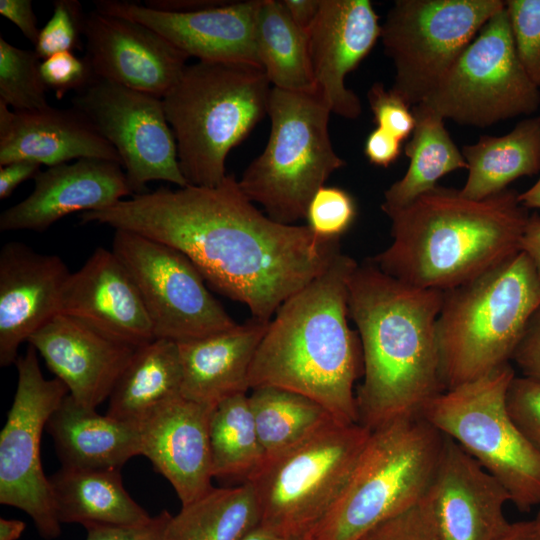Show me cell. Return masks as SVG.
I'll use <instances>...</instances> for the list:
<instances>
[{
  "mask_svg": "<svg viewBox=\"0 0 540 540\" xmlns=\"http://www.w3.org/2000/svg\"><path fill=\"white\" fill-rule=\"evenodd\" d=\"M96 222L167 244L186 255L220 294L269 322L294 293L341 252L307 226L278 223L247 198L234 175L213 187L187 185L135 194L81 213Z\"/></svg>",
  "mask_w": 540,
  "mask_h": 540,
  "instance_id": "6da1fadb",
  "label": "cell"
},
{
  "mask_svg": "<svg viewBox=\"0 0 540 540\" xmlns=\"http://www.w3.org/2000/svg\"><path fill=\"white\" fill-rule=\"evenodd\" d=\"M443 291L404 283L370 259L348 279V313L360 338L363 381L358 422L373 431L417 415L446 391L436 323Z\"/></svg>",
  "mask_w": 540,
  "mask_h": 540,
  "instance_id": "7a4b0ae2",
  "label": "cell"
},
{
  "mask_svg": "<svg viewBox=\"0 0 540 540\" xmlns=\"http://www.w3.org/2000/svg\"><path fill=\"white\" fill-rule=\"evenodd\" d=\"M356 265L339 252L278 308L254 355L250 389H287L342 423H359L354 384L363 375V355L358 332L348 323V279Z\"/></svg>",
  "mask_w": 540,
  "mask_h": 540,
  "instance_id": "3957f363",
  "label": "cell"
},
{
  "mask_svg": "<svg viewBox=\"0 0 540 540\" xmlns=\"http://www.w3.org/2000/svg\"><path fill=\"white\" fill-rule=\"evenodd\" d=\"M518 195L507 188L474 200L436 185L387 214L392 243L371 260L411 286L456 288L520 251L530 214Z\"/></svg>",
  "mask_w": 540,
  "mask_h": 540,
  "instance_id": "277c9868",
  "label": "cell"
},
{
  "mask_svg": "<svg viewBox=\"0 0 540 540\" xmlns=\"http://www.w3.org/2000/svg\"><path fill=\"white\" fill-rule=\"evenodd\" d=\"M540 306V278L522 251L443 292L436 329L446 390L510 363Z\"/></svg>",
  "mask_w": 540,
  "mask_h": 540,
  "instance_id": "5b68a950",
  "label": "cell"
},
{
  "mask_svg": "<svg viewBox=\"0 0 540 540\" xmlns=\"http://www.w3.org/2000/svg\"><path fill=\"white\" fill-rule=\"evenodd\" d=\"M271 84L262 68L198 61L162 98L188 185L213 187L225 162L267 114Z\"/></svg>",
  "mask_w": 540,
  "mask_h": 540,
  "instance_id": "8992f818",
  "label": "cell"
},
{
  "mask_svg": "<svg viewBox=\"0 0 540 540\" xmlns=\"http://www.w3.org/2000/svg\"><path fill=\"white\" fill-rule=\"evenodd\" d=\"M445 434L421 414L373 431L343 491L304 536L360 540L382 522L417 506L439 462Z\"/></svg>",
  "mask_w": 540,
  "mask_h": 540,
  "instance_id": "52a82bcc",
  "label": "cell"
},
{
  "mask_svg": "<svg viewBox=\"0 0 540 540\" xmlns=\"http://www.w3.org/2000/svg\"><path fill=\"white\" fill-rule=\"evenodd\" d=\"M330 109L314 91L272 87L271 130L263 152L243 172L239 186L272 220L295 225L330 175L346 163L328 131Z\"/></svg>",
  "mask_w": 540,
  "mask_h": 540,
  "instance_id": "ba28073f",
  "label": "cell"
},
{
  "mask_svg": "<svg viewBox=\"0 0 540 540\" xmlns=\"http://www.w3.org/2000/svg\"><path fill=\"white\" fill-rule=\"evenodd\" d=\"M371 430L331 418L247 480L262 526L288 539L307 534L330 510L358 462Z\"/></svg>",
  "mask_w": 540,
  "mask_h": 540,
  "instance_id": "9c48e42d",
  "label": "cell"
},
{
  "mask_svg": "<svg viewBox=\"0 0 540 540\" xmlns=\"http://www.w3.org/2000/svg\"><path fill=\"white\" fill-rule=\"evenodd\" d=\"M514 376L505 364L442 392L420 414L491 474L519 510L529 511L540 504V454L508 413L506 394Z\"/></svg>",
  "mask_w": 540,
  "mask_h": 540,
  "instance_id": "30bf717a",
  "label": "cell"
},
{
  "mask_svg": "<svg viewBox=\"0 0 540 540\" xmlns=\"http://www.w3.org/2000/svg\"><path fill=\"white\" fill-rule=\"evenodd\" d=\"M502 0H397L381 25L392 59L391 90L411 108L425 101Z\"/></svg>",
  "mask_w": 540,
  "mask_h": 540,
  "instance_id": "8fae6325",
  "label": "cell"
},
{
  "mask_svg": "<svg viewBox=\"0 0 540 540\" xmlns=\"http://www.w3.org/2000/svg\"><path fill=\"white\" fill-rule=\"evenodd\" d=\"M444 119L487 127L540 106V89L518 57L504 6L480 29L423 102Z\"/></svg>",
  "mask_w": 540,
  "mask_h": 540,
  "instance_id": "7c38bea8",
  "label": "cell"
},
{
  "mask_svg": "<svg viewBox=\"0 0 540 540\" xmlns=\"http://www.w3.org/2000/svg\"><path fill=\"white\" fill-rule=\"evenodd\" d=\"M29 344L18 357V381L13 403L0 433V503L23 510L39 534L54 539L61 534L50 479L40 459L41 435L47 422L69 394L58 378L45 379Z\"/></svg>",
  "mask_w": 540,
  "mask_h": 540,
  "instance_id": "4fadbf2b",
  "label": "cell"
},
{
  "mask_svg": "<svg viewBox=\"0 0 540 540\" xmlns=\"http://www.w3.org/2000/svg\"><path fill=\"white\" fill-rule=\"evenodd\" d=\"M112 251L132 276L155 339L182 342L237 323L210 293L205 279L179 250L126 230H115Z\"/></svg>",
  "mask_w": 540,
  "mask_h": 540,
  "instance_id": "5bb4252c",
  "label": "cell"
},
{
  "mask_svg": "<svg viewBox=\"0 0 540 540\" xmlns=\"http://www.w3.org/2000/svg\"><path fill=\"white\" fill-rule=\"evenodd\" d=\"M71 102L114 147L133 195L152 181L188 185L161 98L95 77Z\"/></svg>",
  "mask_w": 540,
  "mask_h": 540,
  "instance_id": "9a60e30c",
  "label": "cell"
},
{
  "mask_svg": "<svg viewBox=\"0 0 540 540\" xmlns=\"http://www.w3.org/2000/svg\"><path fill=\"white\" fill-rule=\"evenodd\" d=\"M506 489L445 435L433 477L418 504L436 540H496L509 527Z\"/></svg>",
  "mask_w": 540,
  "mask_h": 540,
  "instance_id": "2e32d148",
  "label": "cell"
},
{
  "mask_svg": "<svg viewBox=\"0 0 540 540\" xmlns=\"http://www.w3.org/2000/svg\"><path fill=\"white\" fill-rule=\"evenodd\" d=\"M86 59L97 78L163 98L189 58L148 26L94 10L86 14Z\"/></svg>",
  "mask_w": 540,
  "mask_h": 540,
  "instance_id": "e0dca14e",
  "label": "cell"
},
{
  "mask_svg": "<svg viewBox=\"0 0 540 540\" xmlns=\"http://www.w3.org/2000/svg\"><path fill=\"white\" fill-rule=\"evenodd\" d=\"M95 10L142 23L198 61L261 67L256 41L259 0L226 1L190 12L169 13L119 0L94 1Z\"/></svg>",
  "mask_w": 540,
  "mask_h": 540,
  "instance_id": "ac0fdd59",
  "label": "cell"
},
{
  "mask_svg": "<svg viewBox=\"0 0 540 540\" xmlns=\"http://www.w3.org/2000/svg\"><path fill=\"white\" fill-rule=\"evenodd\" d=\"M307 47L315 91L331 113L355 119L358 96L345 77L369 54L381 35L379 17L369 0H321L308 29Z\"/></svg>",
  "mask_w": 540,
  "mask_h": 540,
  "instance_id": "d6986e66",
  "label": "cell"
},
{
  "mask_svg": "<svg viewBox=\"0 0 540 540\" xmlns=\"http://www.w3.org/2000/svg\"><path fill=\"white\" fill-rule=\"evenodd\" d=\"M27 342L69 395L90 410L110 397L137 349L65 314L55 316Z\"/></svg>",
  "mask_w": 540,
  "mask_h": 540,
  "instance_id": "ffe728a7",
  "label": "cell"
},
{
  "mask_svg": "<svg viewBox=\"0 0 540 540\" xmlns=\"http://www.w3.org/2000/svg\"><path fill=\"white\" fill-rule=\"evenodd\" d=\"M213 408L180 395L159 404L137 423L140 455L170 482L182 506L213 488L209 441Z\"/></svg>",
  "mask_w": 540,
  "mask_h": 540,
  "instance_id": "44dd1931",
  "label": "cell"
},
{
  "mask_svg": "<svg viewBox=\"0 0 540 540\" xmlns=\"http://www.w3.org/2000/svg\"><path fill=\"white\" fill-rule=\"evenodd\" d=\"M71 272L57 255L20 242L0 251V365L16 363L19 346L61 312Z\"/></svg>",
  "mask_w": 540,
  "mask_h": 540,
  "instance_id": "7402d4cb",
  "label": "cell"
},
{
  "mask_svg": "<svg viewBox=\"0 0 540 540\" xmlns=\"http://www.w3.org/2000/svg\"><path fill=\"white\" fill-rule=\"evenodd\" d=\"M132 195L121 164L82 158L40 171L33 191L0 215L1 231L43 232L75 212L100 210Z\"/></svg>",
  "mask_w": 540,
  "mask_h": 540,
  "instance_id": "603a6c76",
  "label": "cell"
},
{
  "mask_svg": "<svg viewBox=\"0 0 540 540\" xmlns=\"http://www.w3.org/2000/svg\"><path fill=\"white\" fill-rule=\"evenodd\" d=\"M133 347L155 339L141 294L124 264L111 250L98 247L68 277L61 312Z\"/></svg>",
  "mask_w": 540,
  "mask_h": 540,
  "instance_id": "cb8c5ba5",
  "label": "cell"
},
{
  "mask_svg": "<svg viewBox=\"0 0 540 540\" xmlns=\"http://www.w3.org/2000/svg\"><path fill=\"white\" fill-rule=\"evenodd\" d=\"M82 158L121 164L114 147L76 108L12 111L0 101V166L29 160L52 167Z\"/></svg>",
  "mask_w": 540,
  "mask_h": 540,
  "instance_id": "d4e9b609",
  "label": "cell"
},
{
  "mask_svg": "<svg viewBox=\"0 0 540 540\" xmlns=\"http://www.w3.org/2000/svg\"><path fill=\"white\" fill-rule=\"evenodd\" d=\"M269 322L251 317L230 329L178 342L181 395L214 407L227 397L247 393L249 370Z\"/></svg>",
  "mask_w": 540,
  "mask_h": 540,
  "instance_id": "484cf974",
  "label": "cell"
},
{
  "mask_svg": "<svg viewBox=\"0 0 540 540\" xmlns=\"http://www.w3.org/2000/svg\"><path fill=\"white\" fill-rule=\"evenodd\" d=\"M63 467L121 469L140 455L137 423L100 415L79 405L69 394L46 425Z\"/></svg>",
  "mask_w": 540,
  "mask_h": 540,
  "instance_id": "4316f807",
  "label": "cell"
},
{
  "mask_svg": "<svg viewBox=\"0 0 540 540\" xmlns=\"http://www.w3.org/2000/svg\"><path fill=\"white\" fill-rule=\"evenodd\" d=\"M49 479L61 524L137 526L152 519L126 491L120 469L62 466Z\"/></svg>",
  "mask_w": 540,
  "mask_h": 540,
  "instance_id": "83f0119b",
  "label": "cell"
},
{
  "mask_svg": "<svg viewBox=\"0 0 540 540\" xmlns=\"http://www.w3.org/2000/svg\"><path fill=\"white\" fill-rule=\"evenodd\" d=\"M461 152L468 165L462 195L481 200L497 194L514 180L540 172V117L523 119L504 136H482Z\"/></svg>",
  "mask_w": 540,
  "mask_h": 540,
  "instance_id": "f1b7e54d",
  "label": "cell"
},
{
  "mask_svg": "<svg viewBox=\"0 0 540 540\" xmlns=\"http://www.w3.org/2000/svg\"><path fill=\"white\" fill-rule=\"evenodd\" d=\"M178 343L154 339L138 347L109 397L107 415L138 423L159 404L181 395Z\"/></svg>",
  "mask_w": 540,
  "mask_h": 540,
  "instance_id": "f546056e",
  "label": "cell"
},
{
  "mask_svg": "<svg viewBox=\"0 0 540 540\" xmlns=\"http://www.w3.org/2000/svg\"><path fill=\"white\" fill-rule=\"evenodd\" d=\"M412 113L415 126L405 146L409 167L384 193L381 209L386 215L434 188L444 175L468 169L462 152L444 126V118L424 103L412 107Z\"/></svg>",
  "mask_w": 540,
  "mask_h": 540,
  "instance_id": "4dcf8cb0",
  "label": "cell"
},
{
  "mask_svg": "<svg viewBox=\"0 0 540 540\" xmlns=\"http://www.w3.org/2000/svg\"><path fill=\"white\" fill-rule=\"evenodd\" d=\"M261 524L253 485L212 488L183 505L168 525L165 540H242Z\"/></svg>",
  "mask_w": 540,
  "mask_h": 540,
  "instance_id": "1f68e13d",
  "label": "cell"
},
{
  "mask_svg": "<svg viewBox=\"0 0 540 540\" xmlns=\"http://www.w3.org/2000/svg\"><path fill=\"white\" fill-rule=\"evenodd\" d=\"M255 41L261 67L272 87L315 90L306 32L295 24L282 1L259 0Z\"/></svg>",
  "mask_w": 540,
  "mask_h": 540,
  "instance_id": "d6a6232c",
  "label": "cell"
},
{
  "mask_svg": "<svg viewBox=\"0 0 540 540\" xmlns=\"http://www.w3.org/2000/svg\"><path fill=\"white\" fill-rule=\"evenodd\" d=\"M213 477L247 481L263 464L261 446L247 393L214 406L209 421Z\"/></svg>",
  "mask_w": 540,
  "mask_h": 540,
  "instance_id": "836d02e7",
  "label": "cell"
},
{
  "mask_svg": "<svg viewBox=\"0 0 540 540\" xmlns=\"http://www.w3.org/2000/svg\"><path fill=\"white\" fill-rule=\"evenodd\" d=\"M248 398L265 459L297 443L333 418L316 401L279 387L254 388Z\"/></svg>",
  "mask_w": 540,
  "mask_h": 540,
  "instance_id": "e575fe53",
  "label": "cell"
},
{
  "mask_svg": "<svg viewBox=\"0 0 540 540\" xmlns=\"http://www.w3.org/2000/svg\"><path fill=\"white\" fill-rule=\"evenodd\" d=\"M40 64L35 50L18 48L0 36V101L15 111L49 106Z\"/></svg>",
  "mask_w": 540,
  "mask_h": 540,
  "instance_id": "d590c367",
  "label": "cell"
},
{
  "mask_svg": "<svg viewBox=\"0 0 540 540\" xmlns=\"http://www.w3.org/2000/svg\"><path fill=\"white\" fill-rule=\"evenodd\" d=\"M85 16L78 0L54 1L52 16L40 29L34 45L39 58L44 60L56 53L81 49Z\"/></svg>",
  "mask_w": 540,
  "mask_h": 540,
  "instance_id": "8d00e7d4",
  "label": "cell"
},
{
  "mask_svg": "<svg viewBox=\"0 0 540 540\" xmlns=\"http://www.w3.org/2000/svg\"><path fill=\"white\" fill-rule=\"evenodd\" d=\"M356 216L353 197L344 189L323 186L311 199L307 212V226L323 239H340L351 227Z\"/></svg>",
  "mask_w": 540,
  "mask_h": 540,
  "instance_id": "74e56055",
  "label": "cell"
},
{
  "mask_svg": "<svg viewBox=\"0 0 540 540\" xmlns=\"http://www.w3.org/2000/svg\"><path fill=\"white\" fill-rule=\"evenodd\" d=\"M505 7L520 62L540 89V0H507Z\"/></svg>",
  "mask_w": 540,
  "mask_h": 540,
  "instance_id": "f35d334b",
  "label": "cell"
},
{
  "mask_svg": "<svg viewBox=\"0 0 540 540\" xmlns=\"http://www.w3.org/2000/svg\"><path fill=\"white\" fill-rule=\"evenodd\" d=\"M506 406L515 425L540 454V379L515 375L507 389Z\"/></svg>",
  "mask_w": 540,
  "mask_h": 540,
  "instance_id": "ab89813d",
  "label": "cell"
},
{
  "mask_svg": "<svg viewBox=\"0 0 540 540\" xmlns=\"http://www.w3.org/2000/svg\"><path fill=\"white\" fill-rule=\"evenodd\" d=\"M40 72L45 85L54 91L58 99L72 90L81 92L95 78L86 57L80 58L68 51L42 60Z\"/></svg>",
  "mask_w": 540,
  "mask_h": 540,
  "instance_id": "60d3db41",
  "label": "cell"
},
{
  "mask_svg": "<svg viewBox=\"0 0 540 540\" xmlns=\"http://www.w3.org/2000/svg\"><path fill=\"white\" fill-rule=\"evenodd\" d=\"M367 97L377 127L400 141L412 134L415 118L411 107L400 96L382 83H374Z\"/></svg>",
  "mask_w": 540,
  "mask_h": 540,
  "instance_id": "b9f144b4",
  "label": "cell"
},
{
  "mask_svg": "<svg viewBox=\"0 0 540 540\" xmlns=\"http://www.w3.org/2000/svg\"><path fill=\"white\" fill-rule=\"evenodd\" d=\"M360 540H436L419 505L377 525Z\"/></svg>",
  "mask_w": 540,
  "mask_h": 540,
  "instance_id": "7bdbcfd3",
  "label": "cell"
},
{
  "mask_svg": "<svg viewBox=\"0 0 540 540\" xmlns=\"http://www.w3.org/2000/svg\"><path fill=\"white\" fill-rule=\"evenodd\" d=\"M171 518L172 515L167 510H163L143 525L88 526L85 540H165Z\"/></svg>",
  "mask_w": 540,
  "mask_h": 540,
  "instance_id": "ee69618b",
  "label": "cell"
},
{
  "mask_svg": "<svg viewBox=\"0 0 540 540\" xmlns=\"http://www.w3.org/2000/svg\"><path fill=\"white\" fill-rule=\"evenodd\" d=\"M512 360L523 376L540 379V306L529 320Z\"/></svg>",
  "mask_w": 540,
  "mask_h": 540,
  "instance_id": "f6af8a7d",
  "label": "cell"
},
{
  "mask_svg": "<svg viewBox=\"0 0 540 540\" xmlns=\"http://www.w3.org/2000/svg\"><path fill=\"white\" fill-rule=\"evenodd\" d=\"M364 153L370 163L388 167L400 156L401 141L377 127L368 135L364 145Z\"/></svg>",
  "mask_w": 540,
  "mask_h": 540,
  "instance_id": "bcb514c9",
  "label": "cell"
},
{
  "mask_svg": "<svg viewBox=\"0 0 540 540\" xmlns=\"http://www.w3.org/2000/svg\"><path fill=\"white\" fill-rule=\"evenodd\" d=\"M0 14L15 24L22 34L35 45L40 29L31 0H1Z\"/></svg>",
  "mask_w": 540,
  "mask_h": 540,
  "instance_id": "7dc6e473",
  "label": "cell"
},
{
  "mask_svg": "<svg viewBox=\"0 0 540 540\" xmlns=\"http://www.w3.org/2000/svg\"><path fill=\"white\" fill-rule=\"evenodd\" d=\"M41 165L29 160L12 161L0 166V199H6L22 182L40 172Z\"/></svg>",
  "mask_w": 540,
  "mask_h": 540,
  "instance_id": "c3c4849f",
  "label": "cell"
},
{
  "mask_svg": "<svg viewBox=\"0 0 540 540\" xmlns=\"http://www.w3.org/2000/svg\"><path fill=\"white\" fill-rule=\"evenodd\" d=\"M520 251L531 260L540 278V215L538 213H532L529 216L521 238Z\"/></svg>",
  "mask_w": 540,
  "mask_h": 540,
  "instance_id": "681fc988",
  "label": "cell"
},
{
  "mask_svg": "<svg viewBox=\"0 0 540 540\" xmlns=\"http://www.w3.org/2000/svg\"><path fill=\"white\" fill-rule=\"evenodd\" d=\"M223 0H147L144 5L150 9L169 13H190L223 4Z\"/></svg>",
  "mask_w": 540,
  "mask_h": 540,
  "instance_id": "f907efd6",
  "label": "cell"
},
{
  "mask_svg": "<svg viewBox=\"0 0 540 540\" xmlns=\"http://www.w3.org/2000/svg\"><path fill=\"white\" fill-rule=\"evenodd\" d=\"M282 3L295 24L307 33L319 12L321 0H283Z\"/></svg>",
  "mask_w": 540,
  "mask_h": 540,
  "instance_id": "816d5d0a",
  "label": "cell"
},
{
  "mask_svg": "<svg viewBox=\"0 0 540 540\" xmlns=\"http://www.w3.org/2000/svg\"><path fill=\"white\" fill-rule=\"evenodd\" d=\"M496 540H540V526L536 519L510 523Z\"/></svg>",
  "mask_w": 540,
  "mask_h": 540,
  "instance_id": "f5cc1de1",
  "label": "cell"
},
{
  "mask_svg": "<svg viewBox=\"0 0 540 540\" xmlns=\"http://www.w3.org/2000/svg\"><path fill=\"white\" fill-rule=\"evenodd\" d=\"M25 527L21 520L0 518V540H17Z\"/></svg>",
  "mask_w": 540,
  "mask_h": 540,
  "instance_id": "db71d44e",
  "label": "cell"
},
{
  "mask_svg": "<svg viewBox=\"0 0 540 540\" xmlns=\"http://www.w3.org/2000/svg\"><path fill=\"white\" fill-rule=\"evenodd\" d=\"M518 199L527 209H540V177L529 189L519 193Z\"/></svg>",
  "mask_w": 540,
  "mask_h": 540,
  "instance_id": "11a10c76",
  "label": "cell"
},
{
  "mask_svg": "<svg viewBox=\"0 0 540 540\" xmlns=\"http://www.w3.org/2000/svg\"><path fill=\"white\" fill-rule=\"evenodd\" d=\"M242 540H287L271 529L259 525Z\"/></svg>",
  "mask_w": 540,
  "mask_h": 540,
  "instance_id": "9f6ffc18",
  "label": "cell"
},
{
  "mask_svg": "<svg viewBox=\"0 0 540 540\" xmlns=\"http://www.w3.org/2000/svg\"><path fill=\"white\" fill-rule=\"evenodd\" d=\"M287 540H308L304 535L288 538Z\"/></svg>",
  "mask_w": 540,
  "mask_h": 540,
  "instance_id": "6f0895ef",
  "label": "cell"
},
{
  "mask_svg": "<svg viewBox=\"0 0 540 540\" xmlns=\"http://www.w3.org/2000/svg\"><path fill=\"white\" fill-rule=\"evenodd\" d=\"M535 519H536V521L538 522V524H539V526H540V510H539V512L537 513Z\"/></svg>",
  "mask_w": 540,
  "mask_h": 540,
  "instance_id": "680465c9",
  "label": "cell"
}]
</instances>
